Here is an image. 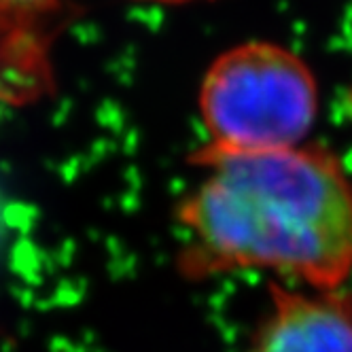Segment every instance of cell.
Masks as SVG:
<instances>
[{"instance_id": "obj_1", "label": "cell", "mask_w": 352, "mask_h": 352, "mask_svg": "<svg viewBox=\"0 0 352 352\" xmlns=\"http://www.w3.org/2000/svg\"><path fill=\"white\" fill-rule=\"evenodd\" d=\"M204 174L181 199L179 270L191 280L263 270L306 289L352 276V174L331 148L199 146Z\"/></svg>"}, {"instance_id": "obj_2", "label": "cell", "mask_w": 352, "mask_h": 352, "mask_svg": "<svg viewBox=\"0 0 352 352\" xmlns=\"http://www.w3.org/2000/svg\"><path fill=\"white\" fill-rule=\"evenodd\" d=\"M199 115L217 151L301 144L318 115V85L291 49L250 41L221 54L199 87Z\"/></svg>"}, {"instance_id": "obj_3", "label": "cell", "mask_w": 352, "mask_h": 352, "mask_svg": "<svg viewBox=\"0 0 352 352\" xmlns=\"http://www.w3.org/2000/svg\"><path fill=\"white\" fill-rule=\"evenodd\" d=\"M246 352H352V293L272 283Z\"/></svg>"}, {"instance_id": "obj_4", "label": "cell", "mask_w": 352, "mask_h": 352, "mask_svg": "<svg viewBox=\"0 0 352 352\" xmlns=\"http://www.w3.org/2000/svg\"><path fill=\"white\" fill-rule=\"evenodd\" d=\"M60 9V0H0V77H41V34Z\"/></svg>"}, {"instance_id": "obj_5", "label": "cell", "mask_w": 352, "mask_h": 352, "mask_svg": "<svg viewBox=\"0 0 352 352\" xmlns=\"http://www.w3.org/2000/svg\"><path fill=\"white\" fill-rule=\"evenodd\" d=\"M140 3H160V5H183V3H193V0H140Z\"/></svg>"}]
</instances>
